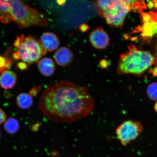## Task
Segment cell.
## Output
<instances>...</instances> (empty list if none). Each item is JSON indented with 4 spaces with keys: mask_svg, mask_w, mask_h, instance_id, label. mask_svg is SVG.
Listing matches in <instances>:
<instances>
[{
    "mask_svg": "<svg viewBox=\"0 0 157 157\" xmlns=\"http://www.w3.org/2000/svg\"><path fill=\"white\" fill-rule=\"evenodd\" d=\"M95 101L87 87L62 80L48 86L41 95L38 107L54 122L71 123L88 116Z\"/></svg>",
    "mask_w": 157,
    "mask_h": 157,
    "instance_id": "1",
    "label": "cell"
},
{
    "mask_svg": "<svg viewBox=\"0 0 157 157\" xmlns=\"http://www.w3.org/2000/svg\"><path fill=\"white\" fill-rule=\"evenodd\" d=\"M128 49L120 58L117 67L119 74L140 75L157 64V57L150 52L140 50L132 44L129 45Z\"/></svg>",
    "mask_w": 157,
    "mask_h": 157,
    "instance_id": "2",
    "label": "cell"
},
{
    "mask_svg": "<svg viewBox=\"0 0 157 157\" xmlns=\"http://www.w3.org/2000/svg\"><path fill=\"white\" fill-rule=\"evenodd\" d=\"M11 6L14 21L20 29L31 26L46 27L49 25L48 19L37 10L19 0L8 1Z\"/></svg>",
    "mask_w": 157,
    "mask_h": 157,
    "instance_id": "3",
    "label": "cell"
},
{
    "mask_svg": "<svg viewBox=\"0 0 157 157\" xmlns=\"http://www.w3.org/2000/svg\"><path fill=\"white\" fill-rule=\"evenodd\" d=\"M94 5L98 15L111 27H122L125 17L130 11L124 1H97Z\"/></svg>",
    "mask_w": 157,
    "mask_h": 157,
    "instance_id": "4",
    "label": "cell"
},
{
    "mask_svg": "<svg viewBox=\"0 0 157 157\" xmlns=\"http://www.w3.org/2000/svg\"><path fill=\"white\" fill-rule=\"evenodd\" d=\"M16 52L13 56L15 60H21L27 64L36 63L46 54L39 41L32 36H17L14 41Z\"/></svg>",
    "mask_w": 157,
    "mask_h": 157,
    "instance_id": "5",
    "label": "cell"
},
{
    "mask_svg": "<svg viewBox=\"0 0 157 157\" xmlns=\"http://www.w3.org/2000/svg\"><path fill=\"white\" fill-rule=\"evenodd\" d=\"M142 124L137 121L128 120L120 125L116 130L118 139L124 146H126L138 137L143 131Z\"/></svg>",
    "mask_w": 157,
    "mask_h": 157,
    "instance_id": "6",
    "label": "cell"
},
{
    "mask_svg": "<svg viewBox=\"0 0 157 157\" xmlns=\"http://www.w3.org/2000/svg\"><path fill=\"white\" fill-rule=\"evenodd\" d=\"M89 40L94 48L99 50L106 48L109 44V35L101 27H98L91 31Z\"/></svg>",
    "mask_w": 157,
    "mask_h": 157,
    "instance_id": "7",
    "label": "cell"
},
{
    "mask_svg": "<svg viewBox=\"0 0 157 157\" xmlns=\"http://www.w3.org/2000/svg\"><path fill=\"white\" fill-rule=\"evenodd\" d=\"M143 23L141 28L143 36L150 38L157 35V23L155 13L151 12L142 15Z\"/></svg>",
    "mask_w": 157,
    "mask_h": 157,
    "instance_id": "8",
    "label": "cell"
},
{
    "mask_svg": "<svg viewBox=\"0 0 157 157\" xmlns=\"http://www.w3.org/2000/svg\"><path fill=\"white\" fill-rule=\"evenodd\" d=\"M44 50L47 52H53L59 46V39L56 34L51 32L44 33L39 41Z\"/></svg>",
    "mask_w": 157,
    "mask_h": 157,
    "instance_id": "9",
    "label": "cell"
},
{
    "mask_svg": "<svg viewBox=\"0 0 157 157\" xmlns=\"http://www.w3.org/2000/svg\"><path fill=\"white\" fill-rule=\"evenodd\" d=\"M54 58L57 64L61 66L65 67L71 63L74 56L69 48L63 47L56 51L54 55Z\"/></svg>",
    "mask_w": 157,
    "mask_h": 157,
    "instance_id": "10",
    "label": "cell"
},
{
    "mask_svg": "<svg viewBox=\"0 0 157 157\" xmlns=\"http://www.w3.org/2000/svg\"><path fill=\"white\" fill-rule=\"evenodd\" d=\"M17 78L14 72L6 70L0 75V86L5 90L12 89L16 84Z\"/></svg>",
    "mask_w": 157,
    "mask_h": 157,
    "instance_id": "11",
    "label": "cell"
},
{
    "mask_svg": "<svg viewBox=\"0 0 157 157\" xmlns=\"http://www.w3.org/2000/svg\"><path fill=\"white\" fill-rule=\"evenodd\" d=\"M38 67L40 73L47 77L52 76L56 70L53 60L49 58L41 59L38 62Z\"/></svg>",
    "mask_w": 157,
    "mask_h": 157,
    "instance_id": "12",
    "label": "cell"
},
{
    "mask_svg": "<svg viewBox=\"0 0 157 157\" xmlns=\"http://www.w3.org/2000/svg\"><path fill=\"white\" fill-rule=\"evenodd\" d=\"M14 21L8 1L0 0V22L7 24Z\"/></svg>",
    "mask_w": 157,
    "mask_h": 157,
    "instance_id": "13",
    "label": "cell"
},
{
    "mask_svg": "<svg viewBox=\"0 0 157 157\" xmlns=\"http://www.w3.org/2000/svg\"><path fill=\"white\" fill-rule=\"evenodd\" d=\"M16 103L20 109H25L30 108L33 105L32 97L29 94L21 93L16 98Z\"/></svg>",
    "mask_w": 157,
    "mask_h": 157,
    "instance_id": "14",
    "label": "cell"
},
{
    "mask_svg": "<svg viewBox=\"0 0 157 157\" xmlns=\"http://www.w3.org/2000/svg\"><path fill=\"white\" fill-rule=\"evenodd\" d=\"M4 128L8 134H15L20 128V125L17 119L13 117L7 119L3 124Z\"/></svg>",
    "mask_w": 157,
    "mask_h": 157,
    "instance_id": "15",
    "label": "cell"
},
{
    "mask_svg": "<svg viewBox=\"0 0 157 157\" xmlns=\"http://www.w3.org/2000/svg\"><path fill=\"white\" fill-rule=\"evenodd\" d=\"M131 10L137 12H142L143 10L147 9L146 3L143 1H124Z\"/></svg>",
    "mask_w": 157,
    "mask_h": 157,
    "instance_id": "16",
    "label": "cell"
},
{
    "mask_svg": "<svg viewBox=\"0 0 157 157\" xmlns=\"http://www.w3.org/2000/svg\"><path fill=\"white\" fill-rule=\"evenodd\" d=\"M146 93L149 99L157 101V82H153L149 84L147 88Z\"/></svg>",
    "mask_w": 157,
    "mask_h": 157,
    "instance_id": "17",
    "label": "cell"
},
{
    "mask_svg": "<svg viewBox=\"0 0 157 157\" xmlns=\"http://www.w3.org/2000/svg\"><path fill=\"white\" fill-rule=\"evenodd\" d=\"M7 120V115L5 112L0 109V125L4 123Z\"/></svg>",
    "mask_w": 157,
    "mask_h": 157,
    "instance_id": "18",
    "label": "cell"
},
{
    "mask_svg": "<svg viewBox=\"0 0 157 157\" xmlns=\"http://www.w3.org/2000/svg\"><path fill=\"white\" fill-rule=\"evenodd\" d=\"M17 67L21 70H26L28 68L27 64L24 62H20L17 64Z\"/></svg>",
    "mask_w": 157,
    "mask_h": 157,
    "instance_id": "19",
    "label": "cell"
},
{
    "mask_svg": "<svg viewBox=\"0 0 157 157\" xmlns=\"http://www.w3.org/2000/svg\"><path fill=\"white\" fill-rule=\"evenodd\" d=\"M99 66L102 68H106L108 66L107 60L105 59H103L99 62Z\"/></svg>",
    "mask_w": 157,
    "mask_h": 157,
    "instance_id": "20",
    "label": "cell"
},
{
    "mask_svg": "<svg viewBox=\"0 0 157 157\" xmlns=\"http://www.w3.org/2000/svg\"><path fill=\"white\" fill-rule=\"evenodd\" d=\"M39 88L40 87H37L35 88L34 87L32 88V89L30 91H29V95H30L32 97H35V96L37 95Z\"/></svg>",
    "mask_w": 157,
    "mask_h": 157,
    "instance_id": "21",
    "label": "cell"
},
{
    "mask_svg": "<svg viewBox=\"0 0 157 157\" xmlns=\"http://www.w3.org/2000/svg\"><path fill=\"white\" fill-rule=\"evenodd\" d=\"M89 29V27L86 24H83L80 25L79 29L82 32L85 33Z\"/></svg>",
    "mask_w": 157,
    "mask_h": 157,
    "instance_id": "22",
    "label": "cell"
},
{
    "mask_svg": "<svg viewBox=\"0 0 157 157\" xmlns=\"http://www.w3.org/2000/svg\"><path fill=\"white\" fill-rule=\"evenodd\" d=\"M152 74L154 75L157 76V67L155 68L152 71Z\"/></svg>",
    "mask_w": 157,
    "mask_h": 157,
    "instance_id": "23",
    "label": "cell"
},
{
    "mask_svg": "<svg viewBox=\"0 0 157 157\" xmlns=\"http://www.w3.org/2000/svg\"><path fill=\"white\" fill-rule=\"evenodd\" d=\"M154 109L155 111L156 112V113H157V101L156 103H155V105H154Z\"/></svg>",
    "mask_w": 157,
    "mask_h": 157,
    "instance_id": "24",
    "label": "cell"
},
{
    "mask_svg": "<svg viewBox=\"0 0 157 157\" xmlns=\"http://www.w3.org/2000/svg\"><path fill=\"white\" fill-rule=\"evenodd\" d=\"M155 13L156 19V22H157V12ZM156 36L157 37V35H156Z\"/></svg>",
    "mask_w": 157,
    "mask_h": 157,
    "instance_id": "25",
    "label": "cell"
},
{
    "mask_svg": "<svg viewBox=\"0 0 157 157\" xmlns=\"http://www.w3.org/2000/svg\"><path fill=\"white\" fill-rule=\"evenodd\" d=\"M1 131H0V138H1Z\"/></svg>",
    "mask_w": 157,
    "mask_h": 157,
    "instance_id": "26",
    "label": "cell"
},
{
    "mask_svg": "<svg viewBox=\"0 0 157 157\" xmlns=\"http://www.w3.org/2000/svg\"><path fill=\"white\" fill-rule=\"evenodd\" d=\"M156 52H157V48H156Z\"/></svg>",
    "mask_w": 157,
    "mask_h": 157,
    "instance_id": "27",
    "label": "cell"
}]
</instances>
